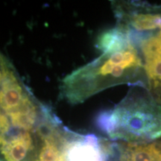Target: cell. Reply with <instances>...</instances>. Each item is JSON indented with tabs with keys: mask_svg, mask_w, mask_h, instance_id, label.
I'll use <instances>...</instances> for the list:
<instances>
[{
	"mask_svg": "<svg viewBox=\"0 0 161 161\" xmlns=\"http://www.w3.org/2000/svg\"><path fill=\"white\" fill-rule=\"evenodd\" d=\"M121 84L146 87L143 62L134 43L122 51L102 54L72 71L62 80L60 95L68 103L78 104L108 88Z\"/></svg>",
	"mask_w": 161,
	"mask_h": 161,
	"instance_id": "6da1fadb",
	"label": "cell"
},
{
	"mask_svg": "<svg viewBox=\"0 0 161 161\" xmlns=\"http://www.w3.org/2000/svg\"><path fill=\"white\" fill-rule=\"evenodd\" d=\"M96 124L113 140L148 143L161 137V105L146 87L133 86L116 105L98 114Z\"/></svg>",
	"mask_w": 161,
	"mask_h": 161,
	"instance_id": "7a4b0ae2",
	"label": "cell"
},
{
	"mask_svg": "<svg viewBox=\"0 0 161 161\" xmlns=\"http://www.w3.org/2000/svg\"><path fill=\"white\" fill-rule=\"evenodd\" d=\"M113 11L117 24L129 31L136 46L140 40L161 35V5L144 2H113Z\"/></svg>",
	"mask_w": 161,
	"mask_h": 161,
	"instance_id": "3957f363",
	"label": "cell"
},
{
	"mask_svg": "<svg viewBox=\"0 0 161 161\" xmlns=\"http://www.w3.org/2000/svg\"><path fill=\"white\" fill-rule=\"evenodd\" d=\"M114 142L94 134L72 132L64 147L66 161H110Z\"/></svg>",
	"mask_w": 161,
	"mask_h": 161,
	"instance_id": "277c9868",
	"label": "cell"
},
{
	"mask_svg": "<svg viewBox=\"0 0 161 161\" xmlns=\"http://www.w3.org/2000/svg\"><path fill=\"white\" fill-rule=\"evenodd\" d=\"M136 46L143 62L147 90L161 105V35L140 40Z\"/></svg>",
	"mask_w": 161,
	"mask_h": 161,
	"instance_id": "5b68a950",
	"label": "cell"
},
{
	"mask_svg": "<svg viewBox=\"0 0 161 161\" xmlns=\"http://www.w3.org/2000/svg\"><path fill=\"white\" fill-rule=\"evenodd\" d=\"M117 161H161V142H119Z\"/></svg>",
	"mask_w": 161,
	"mask_h": 161,
	"instance_id": "8992f818",
	"label": "cell"
},
{
	"mask_svg": "<svg viewBox=\"0 0 161 161\" xmlns=\"http://www.w3.org/2000/svg\"><path fill=\"white\" fill-rule=\"evenodd\" d=\"M133 42L128 30L116 23V26L104 31L98 36L95 46L102 54H109L122 51Z\"/></svg>",
	"mask_w": 161,
	"mask_h": 161,
	"instance_id": "52a82bcc",
	"label": "cell"
},
{
	"mask_svg": "<svg viewBox=\"0 0 161 161\" xmlns=\"http://www.w3.org/2000/svg\"><path fill=\"white\" fill-rule=\"evenodd\" d=\"M17 130L14 128L8 116L0 108V147L15 134Z\"/></svg>",
	"mask_w": 161,
	"mask_h": 161,
	"instance_id": "ba28073f",
	"label": "cell"
},
{
	"mask_svg": "<svg viewBox=\"0 0 161 161\" xmlns=\"http://www.w3.org/2000/svg\"><path fill=\"white\" fill-rule=\"evenodd\" d=\"M11 64L9 60L0 52V86H1V84L5 77L6 72Z\"/></svg>",
	"mask_w": 161,
	"mask_h": 161,
	"instance_id": "9c48e42d",
	"label": "cell"
}]
</instances>
